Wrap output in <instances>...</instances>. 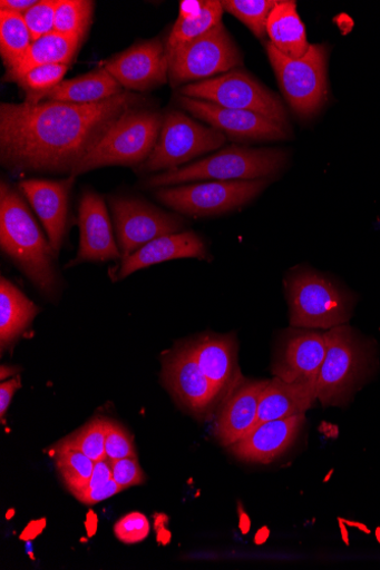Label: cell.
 <instances>
[{
	"label": "cell",
	"instance_id": "17",
	"mask_svg": "<svg viewBox=\"0 0 380 570\" xmlns=\"http://www.w3.org/2000/svg\"><path fill=\"white\" fill-rule=\"evenodd\" d=\"M80 242L77 256L69 267L84 263H106L121 258L110 216L100 195L87 190L79 204Z\"/></svg>",
	"mask_w": 380,
	"mask_h": 570
},
{
	"label": "cell",
	"instance_id": "41",
	"mask_svg": "<svg viewBox=\"0 0 380 570\" xmlns=\"http://www.w3.org/2000/svg\"><path fill=\"white\" fill-rule=\"evenodd\" d=\"M20 387L21 380L19 376L0 385V414H2V417L6 416L13 396Z\"/></svg>",
	"mask_w": 380,
	"mask_h": 570
},
{
	"label": "cell",
	"instance_id": "1",
	"mask_svg": "<svg viewBox=\"0 0 380 570\" xmlns=\"http://www.w3.org/2000/svg\"><path fill=\"white\" fill-rule=\"evenodd\" d=\"M142 98L129 91L95 104L0 106V161L12 171L68 173Z\"/></svg>",
	"mask_w": 380,
	"mask_h": 570
},
{
	"label": "cell",
	"instance_id": "40",
	"mask_svg": "<svg viewBox=\"0 0 380 570\" xmlns=\"http://www.w3.org/2000/svg\"><path fill=\"white\" fill-rule=\"evenodd\" d=\"M121 491H124V489L113 479L110 482H107L99 488L78 495L77 499L85 504L92 505L110 499Z\"/></svg>",
	"mask_w": 380,
	"mask_h": 570
},
{
	"label": "cell",
	"instance_id": "34",
	"mask_svg": "<svg viewBox=\"0 0 380 570\" xmlns=\"http://www.w3.org/2000/svg\"><path fill=\"white\" fill-rule=\"evenodd\" d=\"M107 423V420L96 419L64 440L59 446L78 450L95 462L104 460Z\"/></svg>",
	"mask_w": 380,
	"mask_h": 570
},
{
	"label": "cell",
	"instance_id": "37",
	"mask_svg": "<svg viewBox=\"0 0 380 570\" xmlns=\"http://www.w3.org/2000/svg\"><path fill=\"white\" fill-rule=\"evenodd\" d=\"M150 525L142 512H130L121 518L115 527L117 539L126 544L143 542L149 534Z\"/></svg>",
	"mask_w": 380,
	"mask_h": 570
},
{
	"label": "cell",
	"instance_id": "25",
	"mask_svg": "<svg viewBox=\"0 0 380 570\" xmlns=\"http://www.w3.org/2000/svg\"><path fill=\"white\" fill-rule=\"evenodd\" d=\"M266 35L271 45L290 59L303 58L310 48L296 3L290 0H281L271 12L266 23Z\"/></svg>",
	"mask_w": 380,
	"mask_h": 570
},
{
	"label": "cell",
	"instance_id": "28",
	"mask_svg": "<svg viewBox=\"0 0 380 570\" xmlns=\"http://www.w3.org/2000/svg\"><path fill=\"white\" fill-rule=\"evenodd\" d=\"M123 92L121 85L104 68L76 79L62 81L43 95L41 101L95 104Z\"/></svg>",
	"mask_w": 380,
	"mask_h": 570
},
{
	"label": "cell",
	"instance_id": "15",
	"mask_svg": "<svg viewBox=\"0 0 380 570\" xmlns=\"http://www.w3.org/2000/svg\"><path fill=\"white\" fill-rule=\"evenodd\" d=\"M162 377L178 403L197 416L210 412L223 399L202 373L186 344L163 360Z\"/></svg>",
	"mask_w": 380,
	"mask_h": 570
},
{
	"label": "cell",
	"instance_id": "39",
	"mask_svg": "<svg viewBox=\"0 0 380 570\" xmlns=\"http://www.w3.org/2000/svg\"><path fill=\"white\" fill-rule=\"evenodd\" d=\"M113 479H114V474H113L111 460H108L106 458L104 460L97 461V462H95L94 471H92L90 480L88 481L86 487L79 493H77L75 497L77 498L78 495H80L85 492H88L90 490L99 488V487L106 484L107 482H110Z\"/></svg>",
	"mask_w": 380,
	"mask_h": 570
},
{
	"label": "cell",
	"instance_id": "12",
	"mask_svg": "<svg viewBox=\"0 0 380 570\" xmlns=\"http://www.w3.org/2000/svg\"><path fill=\"white\" fill-rule=\"evenodd\" d=\"M111 209L123 258L156 238L182 233L185 226L181 217L136 198H113Z\"/></svg>",
	"mask_w": 380,
	"mask_h": 570
},
{
	"label": "cell",
	"instance_id": "43",
	"mask_svg": "<svg viewBox=\"0 0 380 570\" xmlns=\"http://www.w3.org/2000/svg\"><path fill=\"white\" fill-rule=\"evenodd\" d=\"M0 372H2V380H6L7 377H17L18 374V370L7 366H2V370H0Z\"/></svg>",
	"mask_w": 380,
	"mask_h": 570
},
{
	"label": "cell",
	"instance_id": "3",
	"mask_svg": "<svg viewBox=\"0 0 380 570\" xmlns=\"http://www.w3.org/2000/svg\"><path fill=\"white\" fill-rule=\"evenodd\" d=\"M288 163V153L279 148H251L233 145L184 168L148 178L146 188L173 187L184 183L250 181L276 176Z\"/></svg>",
	"mask_w": 380,
	"mask_h": 570
},
{
	"label": "cell",
	"instance_id": "30",
	"mask_svg": "<svg viewBox=\"0 0 380 570\" xmlns=\"http://www.w3.org/2000/svg\"><path fill=\"white\" fill-rule=\"evenodd\" d=\"M95 3L89 0H58L56 32L84 40L90 27Z\"/></svg>",
	"mask_w": 380,
	"mask_h": 570
},
{
	"label": "cell",
	"instance_id": "10",
	"mask_svg": "<svg viewBox=\"0 0 380 570\" xmlns=\"http://www.w3.org/2000/svg\"><path fill=\"white\" fill-rule=\"evenodd\" d=\"M267 185L269 179L210 181L158 188L155 197L182 215L211 217L238 209L255 198Z\"/></svg>",
	"mask_w": 380,
	"mask_h": 570
},
{
	"label": "cell",
	"instance_id": "5",
	"mask_svg": "<svg viewBox=\"0 0 380 570\" xmlns=\"http://www.w3.org/2000/svg\"><path fill=\"white\" fill-rule=\"evenodd\" d=\"M162 120L163 117L157 112L128 111L104 135L70 176L77 178L111 166L139 167L156 145Z\"/></svg>",
	"mask_w": 380,
	"mask_h": 570
},
{
	"label": "cell",
	"instance_id": "16",
	"mask_svg": "<svg viewBox=\"0 0 380 570\" xmlns=\"http://www.w3.org/2000/svg\"><path fill=\"white\" fill-rule=\"evenodd\" d=\"M123 88L144 91L167 83L170 63L166 45L153 39L135 45L103 67Z\"/></svg>",
	"mask_w": 380,
	"mask_h": 570
},
{
	"label": "cell",
	"instance_id": "19",
	"mask_svg": "<svg viewBox=\"0 0 380 570\" xmlns=\"http://www.w3.org/2000/svg\"><path fill=\"white\" fill-rule=\"evenodd\" d=\"M267 382L240 377L224 396L214 426L215 438L224 446L230 448L252 432L257 419L261 393Z\"/></svg>",
	"mask_w": 380,
	"mask_h": 570
},
{
	"label": "cell",
	"instance_id": "9",
	"mask_svg": "<svg viewBox=\"0 0 380 570\" xmlns=\"http://www.w3.org/2000/svg\"><path fill=\"white\" fill-rule=\"evenodd\" d=\"M179 95L216 104V106L251 111L288 127L286 110L280 97L243 70L189 83Z\"/></svg>",
	"mask_w": 380,
	"mask_h": 570
},
{
	"label": "cell",
	"instance_id": "21",
	"mask_svg": "<svg viewBox=\"0 0 380 570\" xmlns=\"http://www.w3.org/2000/svg\"><path fill=\"white\" fill-rule=\"evenodd\" d=\"M305 422V414H298V416L263 423L231 445L230 450L243 461L269 463L295 442Z\"/></svg>",
	"mask_w": 380,
	"mask_h": 570
},
{
	"label": "cell",
	"instance_id": "38",
	"mask_svg": "<svg viewBox=\"0 0 380 570\" xmlns=\"http://www.w3.org/2000/svg\"><path fill=\"white\" fill-rule=\"evenodd\" d=\"M114 480L125 490L140 485L145 475L140 469L137 456H129L111 461Z\"/></svg>",
	"mask_w": 380,
	"mask_h": 570
},
{
	"label": "cell",
	"instance_id": "18",
	"mask_svg": "<svg viewBox=\"0 0 380 570\" xmlns=\"http://www.w3.org/2000/svg\"><path fill=\"white\" fill-rule=\"evenodd\" d=\"M76 177L64 180L30 179L20 183V189L45 227L53 253L61 252L68 224L69 197Z\"/></svg>",
	"mask_w": 380,
	"mask_h": 570
},
{
	"label": "cell",
	"instance_id": "26",
	"mask_svg": "<svg viewBox=\"0 0 380 570\" xmlns=\"http://www.w3.org/2000/svg\"><path fill=\"white\" fill-rule=\"evenodd\" d=\"M82 39L56 31L32 41L26 57L14 69L7 71L4 81L14 82L27 72L42 66L68 65L78 53Z\"/></svg>",
	"mask_w": 380,
	"mask_h": 570
},
{
	"label": "cell",
	"instance_id": "14",
	"mask_svg": "<svg viewBox=\"0 0 380 570\" xmlns=\"http://www.w3.org/2000/svg\"><path fill=\"white\" fill-rule=\"evenodd\" d=\"M324 333L294 328L281 337L273 362V375L284 382L315 387L325 356Z\"/></svg>",
	"mask_w": 380,
	"mask_h": 570
},
{
	"label": "cell",
	"instance_id": "11",
	"mask_svg": "<svg viewBox=\"0 0 380 570\" xmlns=\"http://www.w3.org/2000/svg\"><path fill=\"white\" fill-rule=\"evenodd\" d=\"M243 66L240 49L223 22L184 47L170 62L169 80L174 87L207 80Z\"/></svg>",
	"mask_w": 380,
	"mask_h": 570
},
{
	"label": "cell",
	"instance_id": "8",
	"mask_svg": "<svg viewBox=\"0 0 380 570\" xmlns=\"http://www.w3.org/2000/svg\"><path fill=\"white\" fill-rule=\"evenodd\" d=\"M226 142V135L212 127H205L178 111L163 116L158 139L148 159L138 167L142 174L165 173L220 149Z\"/></svg>",
	"mask_w": 380,
	"mask_h": 570
},
{
	"label": "cell",
	"instance_id": "7",
	"mask_svg": "<svg viewBox=\"0 0 380 570\" xmlns=\"http://www.w3.org/2000/svg\"><path fill=\"white\" fill-rule=\"evenodd\" d=\"M265 48L292 110L304 119L318 114L329 96L328 47L310 45L308 53L298 60L283 56L270 41Z\"/></svg>",
	"mask_w": 380,
	"mask_h": 570
},
{
	"label": "cell",
	"instance_id": "6",
	"mask_svg": "<svg viewBox=\"0 0 380 570\" xmlns=\"http://www.w3.org/2000/svg\"><path fill=\"white\" fill-rule=\"evenodd\" d=\"M325 356L316 384L324 406L345 405L369 372V354L353 331L343 325L324 333Z\"/></svg>",
	"mask_w": 380,
	"mask_h": 570
},
{
	"label": "cell",
	"instance_id": "31",
	"mask_svg": "<svg viewBox=\"0 0 380 570\" xmlns=\"http://www.w3.org/2000/svg\"><path fill=\"white\" fill-rule=\"evenodd\" d=\"M277 0H224V11L243 22L259 39L266 36L267 19Z\"/></svg>",
	"mask_w": 380,
	"mask_h": 570
},
{
	"label": "cell",
	"instance_id": "32",
	"mask_svg": "<svg viewBox=\"0 0 380 570\" xmlns=\"http://www.w3.org/2000/svg\"><path fill=\"white\" fill-rule=\"evenodd\" d=\"M57 465L64 482L76 495L90 480L95 461L78 450L58 446Z\"/></svg>",
	"mask_w": 380,
	"mask_h": 570
},
{
	"label": "cell",
	"instance_id": "13",
	"mask_svg": "<svg viewBox=\"0 0 380 570\" xmlns=\"http://www.w3.org/2000/svg\"><path fill=\"white\" fill-rule=\"evenodd\" d=\"M177 100L185 111L233 138L270 141L283 140L289 137L288 127L255 112L227 109L210 101L182 95Z\"/></svg>",
	"mask_w": 380,
	"mask_h": 570
},
{
	"label": "cell",
	"instance_id": "22",
	"mask_svg": "<svg viewBox=\"0 0 380 570\" xmlns=\"http://www.w3.org/2000/svg\"><path fill=\"white\" fill-rule=\"evenodd\" d=\"M208 254L203 239L194 232H182L156 238L127 258H124L119 278L150 266L179 261V258H198L206 261Z\"/></svg>",
	"mask_w": 380,
	"mask_h": 570
},
{
	"label": "cell",
	"instance_id": "23",
	"mask_svg": "<svg viewBox=\"0 0 380 570\" xmlns=\"http://www.w3.org/2000/svg\"><path fill=\"white\" fill-rule=\"evenodd\" d=\"M315 401V387L274 377L261 393L254 429L266 422L304 414Z\"/></svg>",
	"mask_w": 380,
	"mask_h": 570
},
{
	"label": "cell",
	"instance_id": "24",
	"mask_svg": "<svg viewBox=\"0 0 380 570\" xmlns=\"http://www.w3.org/2000/svg\"><path fill=\"white\" fill-rule=\"evenodd\" d=\"M224 8L222 2H182L181 13L166 43L169 63L179 51L222 22Z\"/></svg>",
	"mask_w": 380,
	"mask_h": 570
},
{
	"label": "cell",
	"instance_id": "35",
	"mask_svg": "<svg viewBox=\"0 0 380 570\" xmlns=\"http://www.w3.org/2000/svg\"><path fill=\"white\" fill-rule=\"evenodd\" d=\"M58 0H40L25 16L32 41L56 31Z\"/></svg>",
	"mask_w": 380,
	"mask_h": 570
},
{
	"label": "cell",
	"instance_id": "29",
	"mask_svg": "<svg viewBox=\"0 0 380 570\" xmlns=\"http://www.w3.org/2000/svg\"><path fill=\"white\" fill-rule=\"evenodd\" d=\"M31 43L32 38L23 16L0 11V56L7 71L20 65Z\"/></svg>",
	"mask_w": 380,
	"mask_h": 570
},
{
	"label": "cell",
	"instance_id": "2",
	"mask_svg": "<svg viewBox=\"0 0 380 570\" xmlns=\"http://www.w3.org/2000/svg\"><path fill=\"white\" fill-rule=\"evenodd\" d=\"M0 246L42 295L50 299L59 295L57 255L21 195L4 181L0 186Z\"/></svg>",
	"mask_w": 380,
	"mask_h": 570
},
{
	"label": "cell",
	"instance_id": "36",
	"mask_svg": "<svg viewBox=\"0 0 380 570\" xmlns=\"http://www.w3.org/2000/svg\"><path fill=\"white\" fill-rule=\"evenodd\" d=\"M106 458L111 461L137 456L129 433L119 424L108 421L105 439Z\"/></svg>",
	"mask_w": 380,
	"mask_h": 570
},
{
	"label": "cell",
	"instance_id": "42",
	"mask_svg": "<svg viewBox=\"0 0 380 570\" xmlns=\"http://www.w3.org/2000/svg\"><path fill=\"white\" fill-rule=\"evenodd\" d=\"M37 3V0H2L0 11L25 16Z\"/></svg>",
	"mask_w": 380,
	"mask_h": 570
},
{
	"label": "cell",
	"instance_id": "33",
	"mask_svg": "<svg viewBox=\"0 0 380 570\" xmlns=\"http://www.w3.org/2000/svg\"><path fill=\"white\" fill-rule=\"evenodd\" d=\"M68 65L42 66L27 72L14 82L25 90L29 104L40 102L43 95L64 81Z\"/></svg>",
	"mask_w": 380,
	"mask_h": 570
},
{
	"label": "cell",
	"instance_id": "27",
	"mask_svg": "<svg viewBox=\"0 0 380 570\" xmlns=\"http://www.w3.org/2000/svg\"><path fill=\"white\" fill-rule=\"evenodd\" d=\"M39 307L6 277L0 278V346L10 347L30 326Z\"/></svg>",
	"mask_w": 380,
	"mask_h": 570
},
{
	"label": "cell",
	"instance_id": "20",
	"mask_svg": "<svg viewBox=\"0 0 380 570\" xmlns=\"http://www.w3.org/2000/svg\"><path fill=\"white\" fill-rule=\"evenodd\" d=\"M185 344L202 373L224 397L240 380L235 337L204 334Z\"/></svg>",
	"mask_w": 380,
	"mask_h": 570
},
{
	"label": "cell",
	"instance_id": "4",
	"mask_svg": "<svg viewBox=\"0 0 380 570\" xmlns=\"http://www.w3.org/2000/svg\"><path fill=\"white\" fill-rule=\"evenodd\" d=\"M285 289L294 328L330 331L343 326L351 317V295L314 269L291 271L285 278Z\"/></svg>",
	"mask_w": 380,
	"mask_h": 570
}]
</instances>
